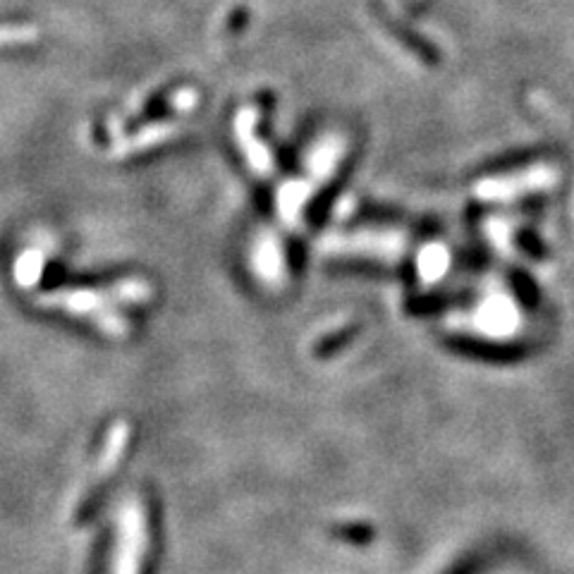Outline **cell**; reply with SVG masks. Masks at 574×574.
Listing matches in <instances>:
<instances>
[{
    "mask_svg": "<svg viewBox=\"0 0 574 574\" xmlns=\"http://www.w3.org/2000/svg\"><path fill=\"white\" fill-rule=\"evenodd\" d=\"M111 299L118 304L113 287L108 292L94 290V287H67V290H53L39 295V304L41 307L63 309L79 316H94L103 333L125 335L127 321L111 309Z\"/></svg>",
    "mask_w": 574,
    "mask_h": 574,
    "instance_id": "obj_1",
    "label": "cell"
},
{
    "mask_svg": "<svg viewBox=\"0 0 574 574\" xmlns=\"http://www.w3.org/2000/svg\"><path fill=\"white\" fill-rule=\"evenodd\" d=\"M127 441H130V426H127L125 421H118V424H113L111 431H108V436H106V443H103L101 460H99V464H96L94 479H91L89 488L84 491L82 505H79V517H87L89 512L94 510L96 498H99L103 484H106L108 476H111L115 469H118L120 457L127 448Z\"/></svg>",
    "mask_w": 574,
    "mask_h": 574,
    "instance_id": "obj_2",
    "label": "cell"
},
{
    "mask_svg": "<svg viewBox=\"0 0 574 574\" xmlns=\"http://www.w3.org/2000/svg\"><path fill=\"white\" fill-rule=\"evenodd\" d=\"M555 182V170L543 166V168H529L517 177H496V180L481 182L479 192L484 199H510L517 194L529 192V189H543L551 187Z\"/></svg>",
    "mask_w": 574,
    "mask_h": 574,
    "instance_id": "obj_3",
    "label": "cell"
},
{
    "mask_svg": "<svg viewBox=\"0 0 574 574\" xmlns=\"http://www.w3.org/2000/svg\"><path fill=\"white\" fill-rule=\"evenodd\" d=\"M335 247H340V252H366L383 256V259H393L402 252L405 247V237L400 232H386V235H364V237H343L340 242H335Z\"/></svg>",
    "mask_w": 574,
    "mask_h": 574,
    "instance_id": "obj_4",
    "label": "cell"
},
{
    "mask_svg": "<svg viewBox=\"0 0 574 574\" xmlns=\"http://www.w3.org/2000/svg\"><path fill=\"white\" fill-rule=\"evenodd\" d=\"M175 130L177 127L173 125V122H156V125L144 127V130H139L134 137L120 139V142L113 146V156H127V154H134V151L149 149V146L168 139Z\"/></svg>",
    "mask_w": 574,
    "mask_h": 574,
    "instance_id": "obj_5",
    "label": "cell"
},
{
    "mask_svg": "<svg viewBox=\"0 0 574 574\" xmlns=\"http://www.w3.org/2000/svg\"><path fill=\"white\" fill-rule=\"evenodd\" d=\"M41 271H44V254L39 249H29L22 259H17L15 278L22 287H32L41 278Z\"/></svg>",
    "mask_w": 574,
    "mask_h": 574,
    "instance_id": "obj_6",
    "label": "cell"
},
{
    "mask_svg": "<svg viewBox=\"0 0 574 574\" xmlns=\"http://www.w3.org/2000/svg\"><path fill=\"white\" fill-rule=\"evenodd\" d=\"M36 36H39V32L32 24H5V27H0V46L32 44Z\"/></svg>",
    "mask_w": 574,
    "mask_h": 574,
    "instance_id": "obj_7",
    "label": "cell"
}]
</instances>
